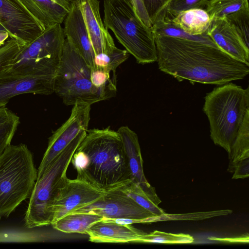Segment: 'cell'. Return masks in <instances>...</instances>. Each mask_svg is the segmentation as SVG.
I'll use <instances>...</instances> for the list:
<instances>
[{
  "label": "cell",
  "mask_w": 249,
  "mask_h": 249,
  "mask_svg": "<svg viewBox=\"0 0 249 249\" xmlns=\"http://www.w3.org/2000/svg\"><path fill=\"white\" fill-rule=\"evenodd\" d=\"M154 35L159 70L179 82L220 86L249 74V65L215 43Z\"/></svg>",
  "instance_id": "1"
},
{
  "label": "cell",
  "mask_w": 249,
  "mask_h": 249,
  "mask_svg": "<svg viewBox=\"0 0 249 249\" xmlns=\"http://www.w3.org/2000/svg\"><path fill=\"white\" fill-rule=\"evenodd\" d=\"M77 178L107 192L130 181L123 143L109 127L88 130L71 159Z\"/></svg>",
  "instance_id": "2"
},
{
  "label": "cell",
  "mask_w": 249,
  "mask_h": 249,
  "mask_svg": "<svg viewBox=\"0 0 249 249\" xmlns=\"http://www.w3.org/2000/svg\"><path fill=\"white\" fill-rule=\"evenodd\" d=\"M204 99L203 110L209 122L210 137L229 154L249 111V87L230 82L213 89Z\"/></svg>",
  "instance_id": "3"
},
{
  "label": "cell",
  "mask_w": 249,
  "mask_h": 249,
  "mask_svg": "<svg viewBox=\"0 0 249 249\" xmlns=\"http://www.w3.org/2000/svg\"><path fill=\"white\" fill-rule=\"evenodd\" d=\"M104 24L114 33L138 63L157 62V52L152 27L137 15L129 0H104Z\"/></svg>",
  "instance_id": "4"
},
{
  "label": "cell",
  "mask_w": 249,
  "mask_h": 249,
  "mask_svg": "<svg viewBox=\"0 0 249 249\" xmlns=\"http://www.w3.org/2000/svg\"><path fill=\"white\" fill-rule=\"evenodd\" d=\"M54 92L67 106L91 105L113 97L98 88L94 69L88 66L66 38L54 77Z\"/></svg>",
  "instance_id": "5"
},
{
  "label": "cell",
  "mask_w": 249,
  "mask_h": 249,
  "mask_svg": "<svg viewBox=\"0 0 249 249\" xmlns=\"http://www.w3.org/2000/svg\"><path fill=\"white\" fill-rule=\"evenodd\" d=\"M33 157L26 145L8 146L0 155V219L30 197L37 179Z\"/></svg>",
  "instance_id": "6"
},
{
  "label": "cell",
  "mask_w": 249,
  "mask_h": 249,
  "mask_svg": "<svg viewBox=\"0 0 249 249\" xmlns=\"http://www.w3.org/2000/svg\"><path fill=\"white\" fill-rule=\"evenodd\" d=\"M82 141L76 142L65 148L44 173L36 179L25 215L26 228L32 229L51 225L54 201L69 179L66 176L67 170Z\"/></svg>",
  "instance_id": "7"
},
{
  "label": "cell",
  "mask_w": 249,
  "mask_h": 249,
  "mask_svg": "<svg viewBox=\"0 0 249 249\" xmlns=\"http://www.w3.org/2000/svg\"><path fill=\"white\" fill-rule=\"evenodd\" d=\"M65 38L60 24L46 29L22 48L11 68L21 73L55 77L61 59Z\"/></svg>",
  "instance_id": "8"
},
{
  "label": "cell",
  "mask_w": 249,
  "mask_h": 249,
  "mask_svg": "<svg viewBox=\"0 0 249 249\" xmlns=\"http://www.w3.org/2000/svg\"><path fill=\"white\" fill-rule=\"evenodd\" d=\"M91 105L78 104L73 106L67 120L55 130L49 139L48 147L37 171V178L65 148L82 141L88 130Z\"/></svg>",
  "instance_id": "9"
},
{
  "label": "cell",
  "mask_w": 249,
  "mask_h": 249,
  "mask_svg": "<svg viewBox=\"0 0 249 249\" xmlns=\"http://www.w3.org/2000/svg\"><path fill=\"white\" fill-rule=\"evenodd\" d=\"M70 213H87L112 219H142L155 216L116 189L106 192L100 199Z\"/></svg>",
  "instance_id": "10"
},
{
  "label": "cell",
  "mask_w": 249,
  "mask_h": 249,
  "mask_svg": "<svg viewBox=\"0 0 249 249\" xmlns=\"http://www.w3.org/2000/svg\"><path fill=\"white\" fill-rule=\"evenodd\" d=\"M54 77L18 72L11 67L0 72V108L13 97L22 94L48 95L54 92Z\"/></svg>",
  "instance_id": "11"
},
{
  "label": "cell",
  "mask_w": 249,
  "mask_h": 249,
  "mask_svg": "<svg viewBox=\"0 0 249 249\" xmlns=\"http://www.w3.org/2000/svg\"><path fill=\"white\" fill-rule=\"evenodd\" d=\"M0 24L10 38L24 46L44 31L19 0H0Z\"/></svg>",
  "instance_id": "12"
},
{
  "label": "cell",
  "mask_w": 249,
  "mask_h": 249,
  "mask_svg": "<svg viewBox=\"0 0 249 249\" xmlns=\"http://www.w3.org/2000/svg\"><path fill=\"white\" fill-rule=\"evenodd\" d=\"M105 193L77 178L68 179L54 201L52 223L78 208L97 201Z\"/></svg>",
  "instance_id": "13"
},
{
  "label": "cell",
  "mask_w": 249,
  "mask_h": 249,
  "mask_svg": "<svg viewBox=\"0 0 249 249\" xmlns=\"http://www.w3.org/2000/svg\"><path fill=\"white\" fill-rule=\"evenodd\" d=\"M76 4L83 15L96 54L107 53L116 47L102 21L98 0H68Z\"/></svg>",
  "instance_id": "14"
},
{
  "label": "cell",
  "mask_w": 249,
  "mask_h": 249,
  "mask_svg": "<svg viewBox=\"0 0 249 249\" xmlns=\"http://www.w3.org/2000/svg\"><path fill=\"white\" fill-rule=\"evenodd\" d=\"M70 3V10L64 19V34L88 66L94 69L95 53L83 15L76 4Z\"/></svg>",
  "instance_id": "15"
},
{
  "label": "cell",
  "mask_w": 249,
  "mask_h": 249,
  "mask_svg": "<svg viewBox=\"0 0 249 249\" xmlns=\"http://www.w3.org/2000/svg\"><path fill=\"white\" fill-rule=\"evenodd\" d=\"M207 34L218 48L249 66V47L226 17L212 20Z\"/></svg>",
  "instance_id": "16"
},
{
  "label": "cell",
  "mask_w": 249,
  "mask_h": 249,
  "mask_svg": "<svg viewBox=\"0 0 249 249\" xmlns=\"http://www.w3.org/2000/svg\"><path fill=\"white\" fill-rule=\"evenodd\" d=\"M147 233L131 226L103 219L87 231L89 241L94 243L139 242Z\"/></svg>",
  "instance_id": "17"
},
{
  "label": "cell",
  "mask_w": 249,
  "mask_h": 249,
  "mask_svg": "<svg viewBox=\"0 0 249 249\" xmlns=\"http://www.w3.org/2000/svg\"><path fill=\"white\" fill-rule=\"evenodd\" d=\"M45 30L61 24L70 10L68 0H19Z\"/></svg>",
  "instance_id": "18"
},
{
  "label": "cell",
  "mask_w": 249,
  "mask_h": 249,
  "mask_svg": "<svg viewBox=\"0 0 249 249\" xmlns=\"http://www.w3.org/2000/svg\"><path fill=\"white\" fill-rule=\"evenodd\" d=\"M228 171L232 179L245 178L249 176V111L239 129L229 154Z\"/></svg>",
  "instance_id": "19"
},
{
  "label": "cell",
  "mask_w": 249,
  "mask_h": 249,
  "mask_svg": "<svg viewBox=\"0 0 249 249\" xmlns=\"http://www.w3.org/2000/svg\"><path fill=\"white\" fill-rule=\"evenodd\" d=\"M122 140L130 174V181L142 185L147 184L143 170V160L137 134L128 126L118 131Z\"/></svg>",
  "instance_id": "20"
},
{
  "label": "cell",
  "mask_w": 249,
  "mask_h": 249,
  "mask_svg": "<svg viewBox=\"0 0 249 249\" xmlns=\"http://www.w3.org/2000/svg\"><path fill=\"white\" fill-rule=\"evenodd\" d=\"M169 18L175 26L188 34L195 36L207 33L212 22L205 9L200 8L183 11L175 17Z\"/></svg>",
  "instance_id": "21"
},
{
  "label": "cell",
  "mask_w": 249,
  "mask_h": 249,
  "mask_svg": "<svg viewBox=\"0 0 249 249\" xmlns=\"http://www.w3.org/2000/svg\"><path fill=\"white\" fill-rule=\"evenodd\" d=\"M115 189L123 192L156 216L165 213L164 210L159 206L161 201L157 196L155 188L149 183L141 185L130 181Z\"/></svg>",
  "instance_id": "22"
},
{
  "label": "cell",
  "mask_w": 249,
  "mask_h": 249,
  "mask_svg": "<svg viewBox=\"0 0 249 249\" xmlns=\"http://www.w3.org/2000/svg\"><path fill=\"white\" fill-rule=\"evenodd\" d=\"M100 215L87 213H68L51 224L53 228L65 233L86 234L94 224L102 220Z\"/></svg>",
  "instance_id": "23"
},
{
  "label": "cell",
  "mask_w": 249,
  "mask_h": 249,
  "mask_svg": "<svg viewBox=\"0 0 249 249\" xmlns=\"http://www.w3.org/2000/svg\"><path fill=\"white\" fill-rule=\"evenodd\" d=\"M20 124L19 117L8 108H0V155L11 144Z\"/></svg>",
  "instance_id": "24"
},
{
  "label": "cell",
  "mask_w": 249,
  "mask_h": 249,
  "mask_svg": "<svg viewBox=\"0 0 249 249\" xmlns=\"http://www.w3.org/2000/svg\"><path fill=\"white\" fill-rule=\"evenodd\" d=\"M249 7L248 0H208L205 10L212 20Z\"/></svg>",
  "instance_id": "25"
},
{
  "label": "cell",
  "mask_w": 249,
  "mask_h": 249,
  "mask_svg": "<svg viewBox=\"0 0 249 249\" xmlns=\"http://www.w3.org/2000/svg\"><path fill=\"white\" fill-rule=\"evenodd\" d=\"M50 232L20 230H0V242H39L52 240Z\"/></svg>",
  "instance_id": "26"
},
{
  "label": "cell",
  "mask_w": 249,
  "mask_h": 249,
  "mask_svg": "<svg viewBox=\"0 0 249 249\" xmlns=\"http://www.w3.org/2000/svg\"><path fill=\"white\" fill-rule=\"evenodd\" d=\"M232 213L231 210L210 212H195L183 214H169L165 213L158 216H153L144 219V223L169 220H200L216 216L227 215Z\"/></svg>",
  "instance_id": "27"
},
{
  "label": "cell",
  "mask_w": 249,
  "mask_h": 249,
  "mask_svg": "<svg viewBox=\"0 0 249 249\" xmlns=\"http://www.w3.org/2000/svg\"><path fill=\"white\" fill-rule=\"evenodd\" d=\"M129 55V53L125 50H121L117 47L109 53L96 54L94 58L95 68L116 73V69L128 58Z\"/></svg>",
  "instance_id": "28"
},
{
  "label": "cell",
  "mask_w": 249,
  "mask_h": 249,
  "mask_svg": "<svg viewBox=\"0 0 249 249\" xmlns=\"http://www.w3.org/2000/svg\"><path fill=\"white\" fill-rule=\"evenodd\" d=\"M193 237L184 233H171L155 231L146 233L139 241L141 243L189 244L194 242Z\"/></svg>",
  "instance_id": "29"
},
{
  "label": "cell",
  "mask_w": 249,
  "mask_h": 249,
  "mask_svg": "<svg viewBox=\"0 0 249 249\" xmlns=\"http://www.w3.org/2000/svg\"><path fill=\"white\" fill-rule=\"evenodd\" d=\"M244 43L249 47V7L225 17Z\"/></svg>",
  "instance_id": "30"
},
{
  "label": "cell",
  "mask_w": 249,
  "mask_h": 249,
  "mask_svg": "<svg viewBox=\"0 0 249 249\" xmlns=\"http://www.w3.org/2000/svg\"><path fill=\"white\" fill-rule=\"evenodd\" d=\"M24 46L10 38L0 45V72L12 66Z\"/></svg>",
  "instance_id": "31"
},
{
  "label": "cell",
  "mask_w": 249,
  "mask_h": 249,
  "mask_svg": "<svg viewBox=\"0 0 249 249\" xmlns=\"http://www.w3.org/2000/svg\"><path fill=\"white\" fill-rule=\"evenodd\" d=\"M208 0H170L166 7V15L173 18L179 13L191 9H205Z\"/></svg>",
  "instance_id": "32"
},
{
  "label": "cell",
  "mask_w": 249,
  "mask_h": 249,
  "mask_svg": "<svg viewBox=\"0 0 249 249\" xmlns=\"http://www.w3.org/2000/svg\"><path fill=\"white\" fill-rule=\"evenodd\" d=\"M170 0H142L152 25L164 18Z\"/></svg>",
  "instance_id": "33"
},
{
  "label": "cell",
  "mask_w": 249,
  "mask_h": 249,
  "mask_svg": "<svg viewBox=\"0 0 249 249\" xmlns=\"http://www.w3.org/2000/svg\"><path fill=\"white\" fill-rule=\"evenodd\" d=\"M129 1L142 22L148 27H152V24L142 0H129Z\"/></svg>",
  "instance_id": "34"
},
{
  "label": "cell",
  "mask_w": 249,
  "mask_h": 249,
  "mask_svg": "<svg viewBox=\"0 0 249 249\" xmlns=\"http://www.w3.org/2000/svg\"><path fill=\"white\" fill-rule=\"evenodd\" d=\"M9 37V33L6 30H0V45L5 42Z\"/></svg>",
  "instance_id": "35"
},
{
  "label": "cell",
  "mask_w": 249,
  "mask_h": 249,
  "mask_svg": "<svg viewBox=\"0 0 249 249\" xmlns=\"http://www.w3.org/2000/svg\"><path fill=\"white\" fill-rule=\"evenodd\" d=\"M6 30L4 27L0 24V30Z\"/></svg>",
  "instance_id": "36"
}]
</instances>
